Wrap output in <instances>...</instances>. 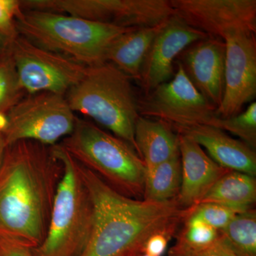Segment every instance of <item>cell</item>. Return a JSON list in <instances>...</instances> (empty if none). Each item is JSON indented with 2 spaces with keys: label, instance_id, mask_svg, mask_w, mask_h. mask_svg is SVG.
<instances>
[{
  "label": "cell",
  "instance_id": "cell-1",
  "mask_svg": "<svg viewBox=\"0 0 256 256\" xmlns=\"http://www.w3.org/2000/svg\"><path fill=\"white\" fill-rule=\"evenodd\" d=\"M64 166L53 146H8L0 169V236L35 248L46 237Z\"/></svg>",
  "mask_w": 256,
  "mask_h": 256
},
{
  "label": "cell",
  "instance_id": "cell-2",
  "mask_svg": "<svg viewBox=\"0 0 256 256\" xmlns=\"http://www.w3.org/2000/svg\"><path fill=\"white\" fill-rule=\"evenodd\" d=\"M82 170L94 204V220L90 238L79 256L137 255L153 234L172 236L188 214V210L181 208L176 200L156 203L132 198L82 165Z\"/></svg>",
  "mask_w": 256,
  "mask_h": 256
},
{
  "label": "cell",
  "instance_id": "cell-3",
  "mask_svg": "<svg viewBox=\"0 0 256 256\" xmlns=\"http://www.w3.org/2000/svg\"><path fill=\"white\" fill-rule=\"evenodd\" d=\"M16 28L18 35L32 43L87 67L105 63L111 43L131 28L70 15L23 10L16 16Z\"/></svg>",
  "mask_w": 256,
  "mask_h": 256
},
{
  "label": "cell",
  "instance_id": "cell-4",
  "mask_svg": "<svg viewBox=\"0 0 256 256\" xmlns=\"http://www.w3.org/2000/svg\"><path fill=\"white\" fill-rule=\"evenodd\" d=\"M65 97L74 112L88 116L136 152L139 100L131 78L117 67L109 62L87 67L82 80Z\"/></svg>",
  "mask_w": 256,
  "mask_h": 256
},
{
  "label": "cell",
  "instance_id": "cell-5",
  "mask_svg": "<svg viewBox=\"0 0 256 256\" xmlns=\"http://www.w3.org/2000/svg\"><path fill=\"white\" fill-rule=\"evenodd\" d=\"M64 166L46 237L32 248L34 256H79L92 234L94 208L82 165L60 144L53 146Z\"/></svg>",
  "mask_w": 256,
  "mask_h": 256
},
{
  "label": "cell",
  "instance_id": "cell-6",
  "mask_svg": "<svg viewBox=\"0 0 256 256\" xmlns=\"http://www.w3.org/2000/svg\"><path fill=\"white\" fill-rule=\"evenodd\" d=\"M60 146L78 163L122 194L143 196L146 164L132 146L95 124L76 118Z\"/></svg>",
  "mask_w": 256,
  "mask_h": 256
},
{
  "label": "cell",
  "instance_id": "cell-7",
  "mask_svg": "<svg viewBox=\"0 0 256 256\" xmlns=\"http://www.w3.org/2000/svg\"><path fill=\"white\" fill-rule=\"evenodd\" d=\"M76 118L65 96L38 92L24 96L4 114L2 129L8 146L22 140L54 146L73 132Z\"/></svg>",
  "mask_w": 256,
  "mask_h": 256
},
{
  "label": "cell",
  "instance_id": "cell-8",
  "mask_svg": "<svg viewBox=\"0 0 256 256\" xmlns=\"http://www.w3.org/2000/svg\"><path fill=\"white\" fill-rule=\"evenodd\" d=\"M10 52L18 82L28 95L46 92L65 96L82 80L87 68L21 35L15 37Z\"/></svg>",
  "mask_w": 256,
  "mask_h": 256
},
{
  "label": "cell",
  "instance_id": "cell-9",
  "mask_svg": "<svg viewBox=\"0 0 256 256\" xmlns=\"http://www.w3.org/2000/svg\"><path fill=\"white\" fill-rule=\"evenodd\" d=\"M169 82L158 86L139 101L140 114L170 124L174 130L210 124L216 108L192 84L181 64Z\"/></svg>",
  "mask_w": 256,
  "mask_h": 256
},
{
  "label": "cell",
  "instance_id": "cell-10",
  "mask_svg": "<svg viewBox=\"0 0 256 256\" xmlns=\"http://www.w3.org/2000/svg\"><path fill=\"white\" fill-rule=\"evenodd\" d=\"M53 12L124 28H154L174 14L170 0H50Z\"/></svg>",
  "mask_w": 256,
  "mask_h": 256
},
{
  "label": "cell",
  "instance_id": "cell-11",
  "mask_svg": "<svg viewBox=\"0 0 256 256\" xmlns=\"http://www.w3.org/2000/svg\"><path fill=\"white\" fill-rule=\"evenodd\" d=\"M174 14L208 37L256 32V0H170Z\"/></svg>",
  "mask_w": 256,
  "mask_h": 256
},
{
  "label": "cell",
  "instance_id": "cell-12",
  "mask_svg": "<svg viewBox=\"0 0 256 256\" xmlns=\"http://www.w3.org/2000/svg\"><path fill=\"white\" fill-rule=\"evenodd\" d=\"M256 34L239 32L224 40L226 45L223 98L216 116L229 118L242 112L256 96Z\"/></svg>",
  "mask_w": 256,
  "mask_h": 256
},
{
  "label": "cell",
  "instance_id": "cell-13",
  "mask_svg": "<svg viewBox=\"0 0 256 256\" xmlns=\"http://www.w3.org/2000/svg\"><path fill=\"white\" fill-rule=\"evenodd\" d=\"M208 37L173 15L160 28L142 65L139 82L146 94L174 76V63L193 44Z\"/></svg>",
  "mask_w": 256,
  "mask_h": 256
},
{
  "label": "cell",
  "instance_id": "cell-14",
  "mask_svg": "<svg viewBox=\"0 0 256 256\" xmlns=\"http://www.w3.org/2000/svg\"><path fill=\"white\" fill-rule=\"evenodd\" d=\"M178 63L192 84L212 105L218 108L224 90L226 45L222 40L207 37L182 53Z\"/></svg>",
  "mask_w": 256,
  "mask_h": 256
},
{
  "label": "cell",
  "instance_id": "cell-15",
  "mask_svg": "<svg viewBox=\"0 0 256 256\" xmlns=\"http://www.w3.org/2000/svg\"><path fill=\"white\" fill-rule=\"evenodd\" d=\"M182 182L176 201L184 210L196 206L226 170L216 163L201 146L178 134Z\"/></svg>",
  "mask_w": 256,
  "mask_h": 256
},
{
  "label": "cell",
  "instance_id": "cell-16",
  "mask_svg": "<svg viewBox=\"0 0 256 256\" xmlns=\"http://www.w3.org/2000/svg\"><path fill=\"white\" fill-rule=\"evenodd\" d=\"M204 148L206 154L224 169L256 176V150L220 128L203 124L176 130Z\"/></svg>",
  "mask_w": 256,
  "mask_h": 256
},
{
  "label": "cell",
  "instance_id": "cell-17",
  "mask_svg": "<svg viewBox=\"0 0 256 256\" xmlns=\"http://www.w3.org/2000/svg\"><path fill=\"white\" fill-rule=\"evenodd\" d=\"M136 152L146 170L180 154V138L170 124L140 116L134 128Z\"/></svg>",
  "mask_w": 256,
  "mask_h": 256
},
{
  "label": "cell",
  "instance_id": "cell-18",
  "mask_svg": "<svg viewBox=\"0 0 256 256\" xmlns=\"http://www.w3.org/2000/svg\"><path fill=\"white\" fill-rule=\"evenodd\" d=\"M163 24L154 28H131L124 32L108 48L106 62L112 64L130 78L139 80L146 55Z\"/></svg>",
  "mask_w": 256,
  "mask_h": 256
},
{
  "label": "cell",
  "instance_id": "cell-19",
  "mask_svg": "<svg viewBox=\"0 0 256 256\" xmlns=\"http://www.w3.org/2000/svg\"><path fill=\"white\" fill-rule=\"evenodd\" d=\"M256 202L255 176L228 171L216 182L198 204H216L239 214L252 210Z\"/></svg>",
  "mask_w": 256,
  "mask_h": 256
},
{
  "label": "cell",
  "instance_id": "cell-20",
  "mask_svg": "<svg viewBox=\"0 0 256 256\" xmlns=\"http://www.w3.org/2000/svg\"><path fill=\"white\" fill-rule=\"evenodd\" d=\"M182 182L180 154L146 170L142 200L163 203L176 200Z\"/></svg>",
  "mask_w": 256,
  "mask_h": 256
},
{
  "label": "cell",
  "instance_id": "cell-21",
  "mask_svg": "<svg viewBox=\"0 0 256 256\" xmlns=\"http://www.w3.org/2000/svg\"><path fill=\"white\" fill-rule=\"evenodd\" d=\"M220 234L236 256H256V210L237 214Z\"/></svg>",
  "mask_w": 256,
  "mask_h": 256
},
{
  "label": "cell",
  "instance_id": "cell-22",
  "mask_svg": "<svg viewBox=\"0 0 256 256\" xmlns=\"http://www.w3.org/2000/svg\"><path fill=\"white\" fill-rule=\"evenodd\" d=\"M176 242L170 250L176 252H195L214 245L220 238V232L198 220L184 218Z\"/></svg>",
  "mask_w": 256,
  "mask_h": 256
},
{
  "label": "cell",
  "instance_id": "cell-23",
  "mask_svg": "<svg viewBox=\"0 0 256 256\" xmlns=\"http://www.w3.org/2000/svg\"><path fill=\"white\" fill-rule=\"evenodd\" d=\"M236 136L240 141L256 150V102L252 101L246 110L229 118L214 116L208 124Z\"/></svg>",
  "mask_w": 256,
  "mask_h": 256
},
{
  "label": "cell",
  "instance_id": "cell-24",
  "mask_svg": "<svg viewBox=\"0 0 256 256\" xmlns=\"http://www.w3.org/2000/svg\"><path fill=\"white\" fill-rule=\"evenodd\" d=\"M25 94L18 82L10 50L0 60V116H4Z\"/></svg>",
  "mask_w": 256,
  "mask_h": 256
},
{
  "label": "cell",
  "instance_id": "cell-25",
  "mask_svg": "<svg viewBox=\"0 0 256 256\" xmlns=\"http://www.w3.org/2000/svg\"><path fill=\"white\" fill-rule=\"evenodd\" d=\"M236 214L234 210L222 205L203 203L190 208L184 218L201 222L220 232Z\"/></svg>",
  "mask_w": 256,
  "mask_h": 256
},
{
  "label": "cell",
  "instance_id": "cell-26",
  "mask_svg": "<svg viewBox=\"0 0 256 256\" xmlns=\"http://www.w3.org/2000/svg\"><path fill=\"white\" fill-rule=\"evenodd\" d=\"M21 10L18 0H0V32L12 38L18 36L16 18Z\"/></svg>",
  "mask_w": 256,
  "mask_h": 256
},
{
  "label": "cell",
  "instance_id": "cell-27",
  "mask_svg": "<svg viewBox=\"0 0 256 256\" xmlns=\"http://www.w3.org/2000/svg\"><path fill=\"white\" fill-rule=\"evenodd\" d=\"M166 256H236L222 236L214 245L195 252H176L169 250Z\"/></svg>",
  "mask_w": 256,
  "mask_h": 256
},
{
  "label": "cell",
  "instance_id": "cell-28",
  "mask_svg": "<svg viewBox=\"0 0 256 256\" xmlns=\"http://www.w3.org/2000/svg\"><path fill=\"white\" fill-rule=\"evenodd\" d=\"M171 237L168 234H153L146 240L141 252L149 256H164Z\"/></svg>",
  "mask_w": 256,
  "mask_h": 256
},
{
  "label": "cell",
  "instance_id": "cell-29",
  "mask_svg": "<svg viewBox=\"0 0 256 256\" xmlns=\"http://www.w3.org/2000/svg\"><path fill=\"white\" fill-rule=\"evenodd\" d=\"M0 256H34L32 248L5 237L0 236Z\"/></svg>",
  "mask_w": 256,
  "mask_h": 256
},
{
  "label": "cell",
  "instance_id": "cell-30",
  "mask_svg": "<svg viewBox=\"0 0 256 256\" xmlns=\"http://www.w3.org/2000/svg\"><path fill=\"white\" fill-rule=\"evenodd\" d=\"M14 38L0 32V60L9 52Z\"/></svg>",
  "mask_w": 256,
  "mask_h": 256
},
{
  "label": "cell",
  "instance_id": "cell-31",
  "mask_svg": "<svg viewBox=\"0 0 256 256\" xmlns=\"http://www.w3.org/2000/svg\"><path fill=\"white\" fill-rule=\"evenodd\" d=\"M3 118L4 116H0V169L4 161L5 153L8 148V143L5 139L4 132H3Z\"/></svg>",
  "mask_w": 256,
  "mask_h": 256
},
{
  "label": "cell",
  "instance_id": "cell-32",
  "mask_svg": "<svg viewBox=\"0 0 256 256\" xmlns=\"http://www.w3.org/2000/svg\"><path fill=\"white\" fill-rule=\"evenodd\" d=\"M134 256H146V254H142V252H140V254H137V255H136Z\"/></svg>",
  "mask_w": 256,
  "mask_h": 256
}]
</instances>
